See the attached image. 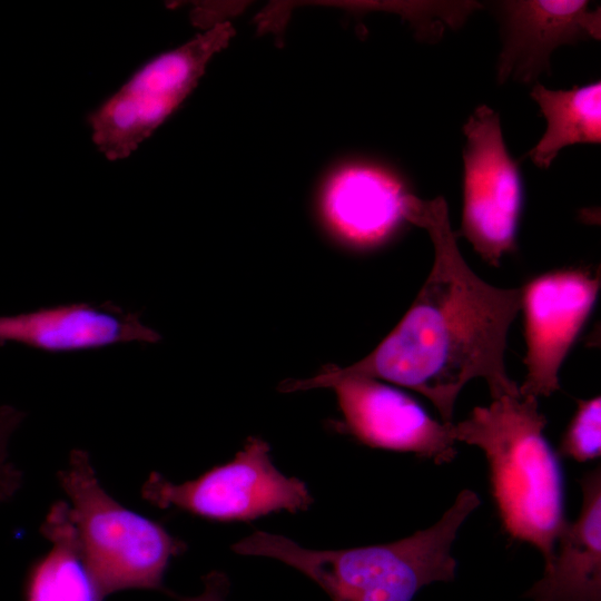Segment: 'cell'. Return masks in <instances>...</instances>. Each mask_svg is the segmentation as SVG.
Segmentation results:
<instances>
[{"label":"cell","instance_id":"1","mask_svg":"<svg viewBox=\"0 0 601 601\" xmlns=\"http://www.w3.org/2000/svg\"><path fill=\"white\" fill-rule=\"evenodd\" d=\"M404 217L425 229L434 249L432 268L396 327L363 359L338 376L385 380L425 396L443 423H452L459 393L483 378L492 400L520 396L508 375L509 328L521 311V288H502L480 278L463 258L443 197L406 194Z\"/></svg>","mask_w":601,"mask_h":601},{"label":"cell","instance_id":"2","mask_svg":"<svg viewBox=\"0 0 601 601\" xmlns=\"http://www.w3.org/2000/svg\"><path fill=\"white\" fill-rule=\"evenodd\" d=\"M462 490L432 526L402 540L346 550H311L279 534L255 531L231 545L243 555L278 560L318 584L332 601H412L424 587L453 581L457 531L480 505Z\"/></svg>","mask_w":601,"mask_h":601},{"label":"cell","instance_id":"3","mask_svg":"<svg viewBox=\"0 0 601 601\" xmlns=\"http://www.w3.org/2000/svg\"><path fill=\"white\" fill-rule=\"evenodd\" d=\"M545 425L536 397L504 395L453 424V435L484 452L505 532L535 546L548 566L568 522L562 471L543 434Z\"/></svg>","mask_w":601,"mask_h":601},{"label":"cell","instance_id":"4","mask_svg":"<svg viewBox=\"0 0 601 601\" xmlns=\"http://www.w3.org/2000/svg\"><path fill=\"white\" fill-rule=\"evenodd\" d=\"M58 482L70 500L81 555L102 598L132 589L170 595L165 573L170 560L185 552V542L110 496L83 450L71 451Z\"/></svg>","mask_w":601,"mask_h":601},{"label":"cell","instance_id":"5","mask_svg":"<svg viewBox=\"0 0 601 601\" xmlns=\"http://www.w3.org/2000/svg\"><path fill=\"white\" fill-rule=\"evenodd\" d=\"M234 28L219 22L139 68L87 118L91 139L110 161L129 157L179 107Z\"/></svg>","mask_w":601,"mask_h":601},{"label":"cell","instance_id":"6","mask_svg":"<svg viewBox=\"0 0 601 601\" xmlns=\"http://www.w3.org/2000/svg\"><path fill=\"white\" fill-rule=\"evenodd\" d=\"M269 450L262 439L249 437L234 460L180 484L152 472L141 496L156 508H175L215 521H249L283 510H307L313 496L306 484L280 473Z\"/></svg>","mask_w":601,"mask_h":601},{"label":"cell","instance_id":"7","mask_svg":"<svg viewBox=\"0 0 601 601\" xmlns=\"http://www.w3.org/2000/svg\"><path fill=\"white\" fill-rule=\"evenodd\" d=\"M461 234L489 265L515 248L522 187L502 135L500 115L479 106L463 126Z\"/></svg>","mask_w":601,"mask_h":601},{"label":"cell","instance_id":"8","mask_svg":"<svg viewBox=\"0 0 601 601\" xmlns=\"http://www.w3.org/2000/svg\"><path fill=\"white\" fill-rule=\"evenodd\" d=\"M334 388L346 430L378 449L414 453L435 463L455 454L453 423H441L410 395L375 378L338 376L324 370L314 377L284 382L282 392Z\"/></svg>","mask_w":601,"mask_h":601},{"label":"cell","instance_id":"9","mask_svg":"<svg viewBox=\"0 0 601 601\" xmlns=\"http://www.w3.org/2000/svg\"><path fill=\"white\" fill-rule=\"evenodd\" d=\"M600 279L581 269L540 275L521 288L526 375L521 396H550L559 371L595 304Z\"/></svg>","mask_w":601,"mask_h":601},{"label":"cell","instance_id":"10","mask_svg":"<svg viewBox=\"0 0 601 601\" xmlns=\"http://www.w3.org/2000/svg\"><path fill=\"white\" fill-rule=\"evenodd\" d=\"M502 49L496 65L497 82L525 85L551 73L554 49L580 40L601 38L600 8L582 0H508L496 2Z\"/></svg>","mask_w":601,"mask_h":601},{"label":"cell","instance_id":"11","mask_svg":"<svg viewBox=\"0 0 601 601\" xmlns=\"http://www.w3.org/2000/svg\"><path fill=\"white\" fill-rule=\"evenodd\" d=\"M160 334L137 312L111 302L71 303L0 316V345L16 343L49 353L157 343Z\"/></svg>","mask_w":601,"mask_h":601},{"label":"cell","instance_id":"12","mask_svg":"<svg viewBox=\"0 0 601 601\" xmlns=\"http://www.w3.org/2000/svg\"><path fill=\"white\" fill-rule=\"evenodd\" d=\"M578 519L560 533L551 563L524 594L532 601H601V471L580 480Z\"/></svg>","mask_w":601,"mask_h":601},{"label":"cell","instance_id":"13","mask_svg":"<svg viewBox=\"0 0 601 601\" xmlns=\"http://www.w3.org/2000/svg\"><path fill=\"white\" fill-rule=\"evenodd\" d=\"M405 196L386 176L351 168L334 176L324 195L331 225L346 239L372 244L405 219Z\"/></svg>","mask_w":601,"mask_h":601},{"label":"cell","instance_id":"14","mask_svg":"<svg viewBox=\"0 0 601 601\" xmlns=\"http://www.w3.org/2000/svg\"><path fill=\"white\" fill-rule=\"evenodd\" d=\"M40 531L51 548L31 565L24 601H104L82 559L69 503H53Z\"/></svg>","mask_w":601,"mask_h":601},{"label":"cell","instance_id":"15","mask_svg":"<svg viewBox=\"0 0 601 601\" xmlns=\"http://www.w3.org/2000/svg\"><path fill=\"white\" fill-rule=\"evenodd\" d=\"M531 97L546 119V130L528 152L539 168H549L564 147L601 141V82L569 90H551L540 82Z\"/></svg>","mask_w":601,"mask_h":601},{"label":"cell","instance_id":"16","mask_svg":"<svg viewBox=\"0 0 601 601\" xmlns=\"http://www.w3.org/2000/svg\"><path fill=\"white\" fill-rule=\"evenodd\" d=\"M601 398L578 401V408L564 432L559 454L577 462L595 460L601 454Z\"/></svg>","mask_w":601,"mask_h":601},{"label":"cell","instance_id":"17","mask_svg":"<svg viewBox=\"0 0 601 601\" xmlns=\"http://www.w3.org/2000/svg\"><path fill=\"white\" fill-rule=\"evenodd\" d=\"M24 418V413L11 405H0V504L19 491L22 472L9 459V441Z\"/></svg>","mask_w":601,"mask_h":601},{"label":"cell","instance_id":"18","mask_svg":"<svg viewBox=\"0 0 601 601\" xmlns=\"http://www.w3.org/2000/svg\"><path fill=\"white\" fill-rule=\"evenodd\" d=\"M204 590L195 597H183L171 591L169 597L177 601H225L228 595L229 578L220 571H211L203 577Z\"/></svg>","mask_w":601,"mask_h":601}]
</instances>
